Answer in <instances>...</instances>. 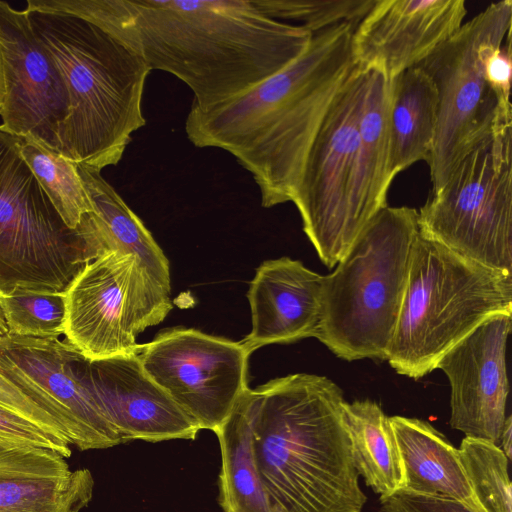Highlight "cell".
I'll list each match as a JSON object with an SVG mask.
<instances>
[{
	"mask_svg": "<svg viewBox=\"0 0 512 512\" xmlns=\"http://www.w3.org/2000/svg\"><path fill=\"white\" fill-rule=\"evenodd\" d=\"M135 47L150 70L173 74L193 92L192 108L234 98L301 56L313 34L274 20L253 0H46Z\"/></svg>",
	"mask_w": 512,
	"mask_h": 512,
	"instance_id": "6da1fadb",
	"label": "cell"
},
{
	"mask_svg": "<svg viewBox=\"0 0 512 512\" xmlns=\"http://www.w3.org/2000/svg\"><path fill=\"white\" fill-rule=\"evenodd\" d=\"M354 28L339 23L313 33L305 52L246 92L185 122L196 147L231 153L269 208L292 201L306 157L335 98L355 68Z\"/></svg>",
	"mask_w": 512,
	"mask_h": 512,
	"instance_id": "7a4b0ae2",
	"label": "cell"
},
{
	"mask_svg": "<svg viewBox=\"0 0 512 512\" xmlns=\"http://www.w3.org/2000/svg\"><path fill=\"white\" fill-rule=\"evenodd\" d=\"M341 388L296 373L242 393L254 462L274 512H361Z\"/></svg>",
	"mask_w": 512,
	"mask_h": 512,
	"instance_id": "3957f363",
	"label": "cell"
},
{
	"mask_svg": "<svg viewBox=\"0 0 512 512\" xmlns=\"http://www.w3.org/2000/svg\"><path fill=\"white\" fill-rule=\"evenodd\" d=\"M25 11L67 86L69 114L60 131L59 153L98 171L118 164L132 134L145 125L142 95L151 70L144 57L84 18Z\"/></svg>",
	"mask_w": 512,
	"mask_h": 512,
	"instance_id": "277c9868",
	"label": "cell"
},
{
	"mask_svg": "<svg viewBox=\"0 0 512 512\" xmlns=\"http://www.w3.org/2000/svg\"><path fill=\"white\" fill-rule=\"evenodd\" d=\"M417 234L418 211L385 206L323 276L315 338L337 357L386 360Z\"/></svg>",
	"mask_w": 512,
	"mask_h": 512,
	"instance_id": "5b68a950",
	"label": "cell"
},
{
	"mask_svg": "<svg viewBox=\"0 0 512 512\" xmlns=\"http://www.w3.org/2000/svg\"><path fill=\"white\" fill-rule=\"evenodd\" d=\"M512 314V275L468 260L418 234L386 360L419 379L487 319Z\"/></svg>",
	"mask_w": 512,
	"mask_h": 512,
	"instance_id": "8992f818",
	"label": "cell"
},
{
	"mask_svg": "<svg viewBox=\"0 0 512 512\" xmlns=\"http://www.w3.org/2000/svg\"><path fill=\"white\" fill-rule=\"evenodd\" d=\"M512 2L489 5L439 45L418 66L438 94L436 134L430 157L432 193L440 190L460 161L500 128L512 125L511 102L489 84V54L511 35Z\"/></svg>",
	"mask_w": 512,
	"mask_h": 512,
	"instance_id": "52a82bcc",
	"label": "cell"
},
{
	"mask_svg": "<svg viewBox=\"0 0 512 512\" xmlns=\"http://www.w3.org/2000/svg\"><path fill=\"white\" fill-rule=\"evenodd\" d=\"M418 231L468 260L512 275V125L460 161L418 211Z\"/></svg>",
	"mask_w": 512,
	"mask_h": 512,
	"instance_id": "ba28073f",
	"label": "cell"
},
{
	"mask_svg": "<svg viewBox=\"0 0 512 512\" xmlns=\"http://www.w3.org/2000/svg\"><path fill=\"white\" fill-rule=\"evenodd\" d=\"M89 262L22 158L19 138L0 126V292H64Z\"/></svg>",
	"mask_w": 512,
	"mask_h": 512,
	"instance_id": "9c48e42d",
	"label": "cell"
},
{
	"mask_svg": "<svg viewBox=\"0 0 512 512\" xmlns=\"http://www.w3.org/2000/svg\"><path fill=\"white\" fill-rule=\"evenodd\" d=\"M169 295L137 257L105 253L65 290L66 341L89 361L135 353L137 335L171 311Z\"/></svg>",
	"mask_w": 512,
	"mask_h": 512,
	"instance_id": "30bf717a",
	"label": "cell"
},
{
	"mask_svg": "<svg viewBox=\"0 0 512 512\" xmlns=\"http://www.w3.org/2000/svg\"><path fill=\"white\" fill-rule=\"evenodd\" d=\"M369 72L355 66L329 109L292 198L320 260L333 268L352 242L347 209L353 156Z\"/></svg>",
	"mask_w": 512,
	"mask_h": 512,
	"instance_id": "8fae6325",
	"label": "cell"
},
{
	"mask_svg": "<svg viewBox=\"0 0 512 512\" xmlns=\"http://www.w3.org/2000/svg\"><path fill=\"white\" fill-rule=\"evenodd\" d=\"M135 354L200 430L216 432L248 387L250 353L240 341L176 327L138 344Z\"/></svg>",
	"mask_w": 512,
	"mask_h": 512,
	"instance_id": "7c38bea8",
	"label": "cell"
},
{
	"mask_svg": "<svg viewBox=\"0 0 512 512\" xmlns=\"http://www.w3.org/2000/svg\"><path fill=\"white\" fill-rule=\"evenodd\" d=\"M89 363L59 338H0V374L50 412L81 451L124 443L92 389Z\"/></svg>",
	"mask_w": 512,
	"mask_h": 512,
	"instance_id": "4fadbf2b",
	"label": "cell"
},
{
	"mask_svg": "<svg viewBox=\"0 0 512 512\" xmlns=\"http://www.w3.org/2000/svg\"><path fill=\"white\" fill-rule=\"evenodd\" d=\"M0 52L5 82L1 128L59 153L60 131L69 114L64 77L27 12L4 1H0Z\"/></svg>",
	"mask_w": 512,
	"mask_h": 512,
	"instance_id": "5bb4252c",
	"label": "cell"
},
{
	"mask_svg": "<svg viewBox=\"0 0 512 512\" xmlns=\"http://www.w3.org/2000/svg\"><path fill=\"white\" fill-rule=\"evenodd\" d=\"M512 314L493 316L452 347L438 362L451 394L449 424L467 437L498 445L509 394L506 350Z\"/></svg>",
	"mask_w": 512,
	"mask_h": 512,
	"instance_id": "9a60e30c",
	"label": "cell"
},
{
	"mask_svg": "<svg viewBox=\"0 0 512 512\" xmlns=\"http://www.w3.org/2000/svg\"><path fill=\"white\" fill-rule=\"evenodd\" d=\"M466 14L464 0H377L353 30L355 64L392 79L425 60Z\"/></svg>",
	"mask_w": 512,
	"mask_h": 512,
	"instance_id": "2e32d148",
	"label": "cell"
},
{
	"mask_svg": "<svg viewBox=\"0 0 512 512\" xmlns=\"http://www.w3.org/2000/svg\"><path fill=\"white\" fill-rule=\"evenodd\" d=\"M89 380L124 443L194 440L200 431L146 373L135 353L90 361Z\"/></svg>",
	"mask_w": 512,
	"mask_h": 512,
	"instance_id": "e0dca14e",
	"label": "cell"
},
{
	"mask_svg": "<svg viewBox=\"0 0 512 512\" xmlns=\"http://www.w3.org/2000/svg\"><path fill=\"white\" fill-rule=\"evenodd\" d=\"M323 276L289 257L264 261L250 283L252 329L240 342L251 354L273 343L315 337L321 319Z\"/></svg>",
	"mask_w": 512,
	"mask_h": 512,
	"instance_id": "ac0fdd59",
	"label": "cell"
},
{
	"mask_svg": "<svg viewBox=\"0 0 512 512\" xmlns=\"http://www.w3.org/2000/svg\"><path fill=\"white\" fill-rule=\"evenodd\" d=\"M368 72L348 193L347 228L352 243L387 206L394 179L388 130L390 79L376 71Z\"/></svg>",
	"mask_w": 512,
	"mask_h": 512,
	"instance_id": "d6986e66",
	"label": "cell"
},
{
	"mask_svg": "<svg viewBox=\"0 0 512 512\" xmlns=\"http://www.w3.org/2000/svg\"><path fill=\"white\" fill-rule=\"evenodd\" d=\"M92 211L85 214L77 229L90 261L109 253L130 254L138 258L152 277L171 291L167 257L101 171L77 164Z\"/></svg>",
	"mask_w": 512,
	"mask_h": 512,
	"instance_id": "ffe728a7",
	"label": "cell"
},
{
	"mask_svg": "<svg viewBox=\"0 0 512 512\" xmlns=\"http://www.w3.org/2000/svg\"><path fill=\"white\" fill-rule=\"evenodd\" d=\"M390 422L404 473L401 490L453 498L478 512L458 449L427 421L392 416Z\"/></svg>",
	"mask_w": 512,
	"mask_h": 512,
	"instance_id": "44dd1931",
	"label": "cell"
},
{
	"mask_svg": "<svg viewBox=\"0 0 512 512\" xmlns=\"http://www.w3.org/2000/svg\"><path fill=\"white\" fill-rule=\"evenodd\" d=\"M438 94L429 75L419 66L390 79L388 130L393 177L428 161L436 134Z\"/></svg>",
	"mask_w": 512,
	"mask_h": 512,
	"instance_id": "7402d4cb",
	"label": "cell"
},
{
	"mask_svg": "<svg viewBox=\"0 0 512 512\" xmlns=\"http://www.w3.org/2000/svg\"><path fill=\"white\" fill-rule=\"evenodd\" d=\"M344 421L351 440L356 471L380 498L401 490L402 461L388 417L372 400L344 404Z\"/></svg>",
	"mask_w": 512,
	"mask_h": 512,
	"instance_id": "603a6c76",
	"label": "cell"
},
{
	"mask_svg": "<svg viewBox=\"0 0 512 512\" xmlns=\"http://www.w3.org/2000/svg\"><path fill=\"white\" fill-rule=\"evenodd\" d=\"M93 488L87 468L66 473L0 470V512H80Z\"/></svg>",
	"mask_w": 512,
	"mask_h": 512,
	"instance_id": "cb8c5ba5",
	"label": "cell"
},
{
	"mask_svg": "<svg viewBox=\"0 0 512 512\" xmlns=\"http://www.w3.org/2000/svg\"><path fill=\"white\" fill-rule=\"evenodd\" d=\"M221 449L220 505L224 512H274L260 480L248 422L236 404L215 432Z\"/></svg>",
	"mask_w": 512,
	"mask_h": 512,
	"instance_id": "d4e9b609",
	"label": "cell"
},
{
	"mask_svg": "<svg viewBox=\"0 0 512 512\" xmlns=\"http://www.w3.org/2000/svg\"><path fill=\"white\" fill-rule=\"evenodd\" d=\"M18 138L22 158L53 207L69 229H77L82 217L92 211L77 164L32 139Z\"/></svg>",
	"mask_w": 512,
	"mask_h": 512,
	"instance_id": "484cf974",
	"label": "cell"
},
{
	"mask_svg": "<svg viewBox=\"0 0 512 512\" xmlns=\"http://www.w3.org/2000/svg\"><path fill=\"white\" fill-rule=\"evenodd\" d=\"M458 452L478 512H512L509 459L499 445L465 436Z\"/></svg>",
	"mask_w": 512,
	"mask_h": 512,
	"instance_id": "4316f807",
	"label": "cell"
},
{
	"mask_svg": "<svg viewBox=\"0 0 512 512\" xmlns=\"http://www.w3.org/2000/svg\"><path fill=\"white\" fill-rule=\"evenodd\" d=\"M8 333L35 338L64 335L65 291L16 288L0 292Z\"/></svg>",
	"mask_w": 512,
	"mask_h": 512,
	"instance_id": "83f0119b",
	"label": "cell"
},
{
	"mask_svg": "<svg viewBox=\"0 0 512 512\" xmlns=\"http://www.w3.org/2000/svg\"><path fill=\"white\" fill-rule=\"evenodd\" d=\"M266 16L296 22L313 33L347 23L354 29L377 0H253Z\"/></svg>",
	"mask_w": 512,
	"mask_h": 512,
	"instance_id": "f1b7e54d",
	"label": "cell"
},
{
	"mask_svg": "<svg viewBox=\"0 0 512 512\" xmlns=\"http://www.w3.org/2000/svg\"><path fill=\"white\" fill-rule=\"evenodd\" d=\"M0 442L52 450L64 458L72 454L68 440L56 436L34 422L0 405Z\"/></svg>",
	"mask_w": 512,
	"mask_h": 512,
	"instance_id": "f546056e",
	"label": "cell"
},
{
	"mask_svg": "<svg viewBox=\"0 0 512 512\" xmlns=\"http://www.w3.org/2000/svg\"><path fill=\"white\" fill-rule=\"evenodd\" d=\"M0 470L66 473L71 469L66 458L52 450L0 442Z\"/></svg>",
	"mask_w": 512,
	"mask_h": 512,
	"instance_id": "4dcf8cb0",
	"label": "cell"
},
{
	"mask_svg": "<svg viewBox=\"0 0 512 512\" xmlns=\"http://www.w3.org/2000/svg\"><path fill=\"white\" fill-rule=\"evenodd\" d=\"M0 405L34 422L50 433L70 442L64 427L50 412L1 374Z\"/></svg>",
	"mask_w": 512,
	"mask_h": 512,
	"instance_id": "1f68e13d",
	"label": "cell"
},
{
	"mask_svg": "<svg viewBox=\"0 0 512 512\" xmlns=\"http://www.w3.org/2000/svg\"><path fill=\"white\" fill-rule=\"evenodd\" d=\"M378 512H477L467 504L445 496L422 495L399 490L380 498Z\"/></svg>",
	"mask_w": 512,
	"mask_h": 512,
	"instance_id": "d6a6232c",
	"label": "cell"
},
{
	"mask_svg": "<svg viewBox=\"0 0 512 512\" xmlns=\"http://www.w3.org/2000/svg\"><path fill=\"white\" fill-rule=\"evenodd\" d=\"M486 77L494 91L505 101L510 102L512 75L511 35L500 47L493 50L485 65Z\"/></svg>",
	"mask_w": 512,
	"mask_h": 512,
	"instance_id": "836d02e7",
	"label": "cell"
},
{
	"mask_svg": "<svg viewBox=\"0 0 512 512\" xmlns=\"http://www.w3.org/2000/svg\"><path fill=\"white\" fill-rule=\"evenodd\" d=\"M499 446L506 457L510 460L512 456V417L507 416L505 425L501 434Z\"/></svg>",
	"mask_w": 512,
	"mask_h": 512,
	"instance_id": "e575fe53",
	"label": "cell"
},
{
	"mask_svg": "<svg viewBox=\"0 0 512 512\" xmlns=\"http://www.w3.org/2000/svg\"><path fill=\"white\" fill-rule=\"evenodd\" d=\"M5 97V82H4V74H3V65H2V57L0 52V109L3 104Z\"/></svg>",
	"mask_w": 512,
	"mask_h": 512,
	"instance_id": "d590c367",
	"label": "cell"
},
{
	"mask_svg": "<svg viewBox=\"0 0 512 512\" xmlns=\"http://www.w3.org/2000/svg\"><path fill=\"white\" fill-rule=\"evenodd\" d=\"M8 333V328L0 307V338L5 336Z\"/></svg>",
	"mask_w": 512,
	"mask_h": 512,
	"instance_id": "8d00e7d4",
	"label": "cell"
}]
</instances>
